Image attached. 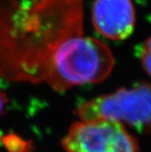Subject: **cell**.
<instances>
[{
  "label": "cell",
  "instance_id": "6da1fadb",
  "mask_svg": "<svg viewBox=\"0 0 151 152\" xmlns=\"http://www.w3.org/2000/svg\"><path fill=\"white\" fill-rule=\"evenodd\" d=\"M83 0H4L0 71L7 78L46 82L69 41L84 35Z\"/></svg>",
  "mask_w": 151,
  "mask_h": 152
},
{
  "label": "cell",
  "instance_id": "7a4b0ae2",
  "mask_svg": "<svg viewBox=\"0 0 151 152\" xmlns=\"http://www.w3.org/2000/svg\"><path fill=\"white\" fill-rule=\"evenodd\" d=\"M114 64L113 54L105 43L83 35L73 38L66 45L46 83L58 92L98 83L110 75Z\"/></svg>",
  "mask_w": 151,
  "mask_h": 152
},
{
  "label": "cell",
  "instance_id": "3957f363",
  "mask_svg": "<svg viewBox=\"0 0 151 152\" xmlns=\"http://www.w3.org/2000/svg\"><path fill=\"white\" fill-rule=\"evenodd\" d=\"M77 115L81 120H112L151 134V84L141 83L98 96L79 106Z\"/></svg>",
  "mask_w": 151,
  "mask_h": 152
},
{
  "label": "cell",
  "instance_id": "277c9868",
  "mask_svg": "<svg viewBox=\"0 0 151 152\" xmlns=\"http://www.w3.org/2000/svg\"><path fill=\"white\" fill-rule=\"evenodd\" d=\"M62 146L66 152H139L138 141L125 126L107 119L75 122Z\"/></svg>",
  "mask_w": 151,
  "mask_h": 152
},
{
  "label": "cell",
  "instance_id": "5b68a950",
  "mask_svg": "<svg viewBox=\"0 0 151 152\" xmlns=\"http://www.w3.org/2000/svg\"><path fill=\"white\" fill-rule=\"evenodd\" d=\"M92 23L100 36L111 40H124L135 28L133 3L131 0H95Z\"/></svg>",
  "mask_w": 151,
  "mask_h": 152
},
{
  "label": "cell",
  "instance_id": "8992f818",
  "mask_svg": "<svg viewBox=\"0 0 151 152\" xmlns=\"http://www.w3.org/2000/svg\"><path fill=\"white\" fill-rule=\"evenodd\" d=\"M139 59L147 74L151 77V37H149L139 49Z\"/></svg>",
  "mask_w": 151,
  "mask_h": 152
},
{
  "label": "cell",
  "instance_id": "52a82bcc",
  "mask_svg": "<svg viewBox=\"0 0 151 152\" xmlns=\"http://www.w3.org/2000/svg\"><path fill=\"white\" fill-rule=\"evenodd\" d=\"M7 102V99L6 98V95L4 94V92L0 91V116H1V114L4 111Z\"/></svg>",
  "mask_w": 151,
  "mask_h": 152
}]
</instances>
